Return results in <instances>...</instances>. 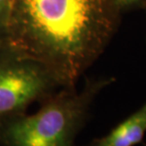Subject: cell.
Wrapping results in <instances>:
<instances>
[{
  "instance_id": "obj_1",
  "label": "cell",
  "mask_w": 146,
  "mask_h": 146,
  "mask_svg": "<svg viewBox=\"0 0 146 146\" xmlns=\"http://www.w3.org/2000/svg\"><path fill=\"white\" fill-rule=\"evenodd\" d=\"M115 0H11L7 43L76 87L119 29Z\"/></svg>"
},
{
  "instance_id": "obj_2",
  "label": "cell",
  "mask_w": 146,
  "mask_h": 146,
  "mask_svg": "<svg viewBox=\"0 0 146 146\" xmlns=\"http://www.w3.org/2000/svg\"><path fill=\"white\" fill-rule=\"evenodd\" d=\"M114 77L86 78L82 90L63 87L41 102L34 114L24 113L0 125L2 146H76L92 102Z\"/></svg>"
},
{
  "instance_id": "obj_3",
  "label": "cell",
  "mask_w": 146,
  "mask_h": 146,
  "mask_svg": "<svg viewBox=\"0 0 146 146\" xmlns=\"http://www.w3.org/2000/svg\"><path fill=\"white\" fill-rule=\"evenodd\" d=\"M61 83L47 67L8 43L0 45V125L27 113L54 94Z\"/></svg>"
},
{
  "instance_id": "obj_4",
  "label": "cell",
  "mask_w": 146,
  "mask_h": 146,
  "mask_svg": "<svg viewBox=\"0 0 146 146\" xmlns=\"http://www.w3.org/2000/svg\"><path fill=\"white\" fill-rule=\"evenodd\" d=\"M146 133V102L141 108L113 127L107 135L84 146H136L142 143Z\"/></svg>"
},
{
  "instance_id": "obj_5",
  "label": "cell",
  "mask_w": 146,
  "mask_h": 146,
  "mask_svg": "<svg viewBox=\"0 0 146 146\" xmlns=\"http://www.w3.org/2000/svg\"><path fill=\"white\" fill-rule=\"evenodd\" d=\"M11 0H0V45L7 43Z\"/></svg>"
},
{
  "instance_id": "obj_6",
  "label": "cell",
  "mask_w": 146,
  "mask_h": 146,
  "mask_svg": "<svg viewBox=\"0 0 146 146\" xmlns=\"http://www.w3.org/2000/svg\"><path fill=\"white\" fill-rule=\"evenodd\" d=\"M119 11L125 12L128 11L146 9V0H115Z\"/></svg>"
},
{
  "instance_id": "obj_7",
  "label": "cell",
  "mask_w": 146,
  "mask_h": 146,
  "mask_svg": "<svg viewBox=\"0 0 146 146\" xmlns=\"http://www.w3.org/2000/svg\"><path fill=\"white\" fill-rule=\"evenodd\" d=\"M145 146H146V144H145Z\"/></svg>"
},
{
  "instance_id": "obj_8",
  "label": "cell",
  "mask_w": 146,
  "mask_h": 146,
  "mask_svg": "<svg viewBox=\"0 0 146 146\" xmlns=\"http://www.w3.org/2000/svg\"><path fill=\"white\" fill-rule=\"evenodd\" d=\"M145 10H146V9H145Z\"/></svg>"
}]
</instances>
